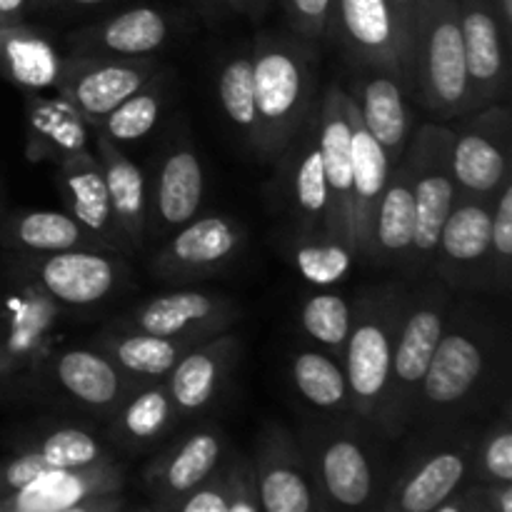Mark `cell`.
Wrapping results in <instances>:
<instances>
[{
	"label": "cell",
	"mask_w": 512,
	"mask_h": 512,
	"mask_svg": "<svg viewBox=\"0 0 512 512\" xmlns=\"http://www.w3.org/2000/svg\"><path fill=\"white\" fill-rule=\"evenodd\" d=\"M168 73L165 70H155L153 78L135 90L130 98H125L118 108L110 110L105 118H100L93 125V135H103V138L113 140V143H133V140L145 138L163 113L165 93H168Z\"/></svg>",
	"instance_id": "cell-38"
},
{
	"label": "cell",
	"mask_w": 512,
	"mask_h": 512,
	"mask_svg": "<svg viewBox=\"0 0 512 512\" xmlns=\"http://www.w3.org/2000/svg\"><path fill=\"white\" fill-rule=\"evenodd\" d=\"M512 113L508 103L485 105L450 123V170L460 195L495 198L508 183Z\"/></svg>",
	"instance_id": "cell-8"
},
{
	"label": "cell",
	"mask_w": 512,
	"mask_h": 512,
	"mask_svg": "<svg viewBox=\"0 0 512 512\" xmlns=\"http://www.w3.org/2000/svg\"><path fill=\"white\" fill-rule=\"evenodd\" d=\"M363 70L365 75L360 78L358 88L348 90V93L353 95L368 133L383 148L390 168H395L403 160L405 148L410 143L413 118H410L408 100H405L408 98L405 93L410 88L405 85V80H400L395 73H388V70Z\"/></svg>",
	"instance_id": "cell-27"
},
{
	"label": "cell",
	"mask_w": 512,
	"mask_h": 512,
	"mask_svg": "<svg viewBox=\"0 0 512 512\" xmlns=\"http://www.w3.org/2000/svg\"><path fill=\"white\" fill-rule=\"evenodd\" d=\"M193 3H198L200 8H208V0H193Z\"/></svg>",
	"instance_id": "cell-60"
},
{
	"label": "cell",
	"mask_w": 512,
	"mask_h": 512,
	"mask_svg": "<svg viewBox=\"0 0 512 512\" xmlns=\"http://www.w3.org/2000/svg\"><path fill=\"white\" fill-rule=\"evenodd\" d=\"M353 420L313 425L298 438L323 512H378L385 495L373 453Z\"/></svg>",
	"instance_id": "cell-6"
},
{
	"label": "cell",
	"mask_w": 512,
	"mask_h": 512,
	"mask_svg": "<svg viewBox=\"0 0 512 512\" xmlns=\"http://www.w3.org/2000/svg\"><path fill=\"white\" fill-rule=\"evenodd\" d=\"M220 460H223V433L213 425L198 428L145 470V483L158 498L160 508L173 510L185 495L193 493L220 468Z\"/></svg>",
	"instance_id": "cell-24"
},
{
	"label": "cell",
	"mask_w": 512,
	"mask_h": 512,
	"mask_svg": "<svg viewBox=\"0 0 512 512\" xmlns=\"http://www.w3.org/2000/svg\"><path fill=\"white\" fill-rule=\"evenodd\" d=\"M50 378L83 408L95 413H115L135 385L113 360L98 348H73L50 360Z\"/></svg>",
	"instance_id": "cell-26"
},
{
	"label": "cell",
	"mask_w": 512,
	"mask_h": 512,
	"mask_svg": "<svg viewBox=\"0 0 512 512\" xmlns=\"http://www.w3.org/2000/svg\"><path fill=\"white\" fill-rule=\"evenodd\" d=\"M170 38V18L153 5H135L118 15L68 33L70 55L153 58Z\"/></svg>",
	"instance_id": "cell-21"
},
{
	"label": "cell",
	"mask_w": 512,
	"mask_h": 512,
	"mask_svg": "<svg viewBox=\"0 0 512 512\" xmlns=\"http://www.w3.org/2000/svg\"><path fill=\"white\" fill-rule=\"evenodd\" d=\"M390 8H393L395 18H398L400 28H403L405 38L410 40V48H413V28H415V15H418V3L420 0H388Z\"/></svg>",
	"instance_id": "cell-51"
},
{
	"label": "cell",
	"mask_w": 512,
	"mask_h": 512,
	"mask_svg": "<svg viewBox=\"0 0 512 512\" xmlns=\"http://www.w3.org/2000/svg\"><path fill=\"white\" fill-rule=\"evenodd\" d=\"M20 370H23V365H20L18 360H13L10 355H5L3 350H0V383L10 380L13 375H18Z\"/></svg>",
	"instance_id": "cell-56"
},
{
	"label": "cell",
	"mask_w": 512,
	"mask_h": 512,
	"mask_svg": "<svg viewBox=\"0 0 512 512\" xmlns=\"http://www.w3.org/2000/svg\"><path fill=\"white\" fill-rule=\"evenodd\" d=\"M30 10V0H0V25L23 23Z\"/></svg>",
	"instance_id": "cell-53"
},
{
	"label": "cell",
	"mask_w": 512,
	"mask_h": 512,
	"mask_svg": "<svg viewBox=\"0 0 512 512\" xmlns=\"http://www.w3.org/2000/svg\"><path fill=\"white\" fill-rule=\"evenodd\" d=\"M490 215L493 198L458 195L445 218L430 273L450 293L490 290Z\"/></svg>",
	"instance_id": "cell-10"
},
{
	"label": "cell",
	"mask_w": 512,
	"mask_h": 512,
	"mask_svg": "<svg viewBox=\"0 0 512 512\" xmlns=\"http://www.w3.org/2000/svg\"><path fill=\"white\" fill-rule=\"evenodd\" d=\"M415 233V203L413 188H410V175L405 163L400 160L390 170L388 185H385L383 200L378 205V218H375L373 245L375 263L373 268H405V260L410 255Z\"/></svg>",
	"instance_id": "cell-34"
},
{
	"label": "cell",
	"mask_w": 512,
	"mask_h": 512,
	"mask_svg": "<svg viewBox=\"0 0 512 512\" xmlns=\"http://www.w3.org/2000/svg\"><path fill=\"white\" fill-rule=\"evenodd\" d=\"M288 18L290 30L300 40L310 45L323 43L330 38V13L333 0H280Z\"/></svg>",
	"instance_id": "cell-44"
},
{
	"label": "cell",
	"mask_w": 512,
	"mask_h": 512,
	"mask_svg": "<svg viewBox=\"0 0 512 512\" xmlns=\"http://www.w3.org/2000/svg\"><path fill=\"white\" fill-rule=\"evenodd\" d=\"M155 70L158 63L153 58L65 55L55 80V93L68 100L93 128L110 110L143 88Z\"/></svg>",
	"instance_id": "cell-12"
},
{
	"label": "cell",
	"mask_w": 512,
	"mask_h": 512,
	"mask_svg": "<svg viewBox=\"0 0 512 512\" xmlns=\"http://www.w3.org/2000/svg\"><path fill=\"white\" fill-rule=\"evenodd\" d=\"M10 293L0 310V350L25 368H38L50 355V338L58 325L60 305L33 280Z\"/></svg>",
	"instance_id": "cell-25"
},
{
	"label": "cell",
	"mask_w": 512,
	"mask_h": 512,
	"mask_svg": "<svg viewBox=\"0 0 512 512\" xmlns=\"http://www.w3.org/2000/svg\"><path fill=\"white\" fill-rule=\"evenodd\" d=\"M243 310L233 298L213 290H170L158 298L145 300L125 318L118 328L138 330L150 335H168V338H200L225 333L240 320Z\"/></svg>",
	"instance_id": "cell-15"
},
{
	"label": "cell",
	"mask_w": 512,
	"mask_h": 512,
	"mask_svg": "<svg viewBox=\"0 0 512 512\" xmlns=\"http://www.w3.org/2000/svg\"><path fill=\"white\" fill-rule=\"evenodd\" d=\"M205 195V173L198 150L188 138L165 145L155 175L153 198L148 200V238L163 243L173 230L198 215Z\"/></svg>",
	"instance_id": "cell-20"
},
{
	"label": "cell",
	"mask_w": 512,
	"mask_h": 512,
	"mask_svg": "<svg viewBox=\"0 0 512 512\" xmlns=\"http://www.w3.org/2000/svg\"><path fill=\"white\" fill-rule=\"evenodd\" d=\"M253 475L263 512H323L303 448L283 425L263 430Z\"/></svg>",
	"instance_id": "cell-17"
},
{
	"label": "cell",
	"mask_w": 512,
	"mask_h": 512,
	"mask_svg": "<svg viewBox=\"0 0 512 512\" xmlns=\"http://www.w3.org/2000/svg\"><path fill=\"white\" fill-rule=\"evenodd\" d=\"M63 55L45 30L23 23L0 25V75L23 93L55 88Z\"/></svg>",
	"instance_id": "cell-33"
},
{
	"label": "cell",
	"mask_w": 512,
	"mask_h": 512,
	"mask_svg": "<svg viewBox=\"0 0 512 512\" xmlns=\"http://www.w3.org/2000/svg\"><path fill=\"white\" fill-rule=\"evenodd\" d=\"M198 343H203V340L168 338V335L138 333V330L113 325L98 335L95 348L108 355L135 385H145L168 378L178 360Z\"/></svg>",
	"instance_id": "cell-32"
},
{
	"label": "cell",
	"mask_w": 512,
	"mask_h": 512,
	"mask_svg": "<svg viewBox=\"0 0 512 512\" xmlns=\"http://www.w3.org/2000/svg\"><path fill=\"white\" fill-rule=\"evenodd\" d=\"M490 5H493L495 18H498L505 40L512 45V0H490Z\"/></svg>",
	"instance_id": "cell-55"
},
{
	"label": "cell",
	"mask_w": 512,
	"mask_h": 512,
	"mask_svg": "<svg viewBox=\"0 0 512 512\" xmlns=\"http://www.w3.org/2000/svg\"><path fill=\"white\" fill-rule=\"evenodd\" d=\"M208 8H228L233 13L248 15V0H208Z\"/></svg>",
	"instance_id": "cell-57"
},
{
	"label": "cell",
	"mask_w": 512,
	"mask_h": 512,
	"mask_svg": "<svg viewBox=\"0 0 512 512\" xmlns=\"http://www.w3.org/2000/svg\"><path fill=\"white\" fill-rule=\"evenodd\" d=\"M240 353V340L233 333H218L193 345L165 378L180 415H195L218 398L230 368Z\"/></svg>",
	"instance_id": "cell-28"
},
{
	"label": "cell",
	"mask_w": 512,
	"mask_h": 512,
	"mask_svg": "<svg viewBox=\"0 0 512 512\" xmlns=\"http://www.w3.org/2000/svg\"><path fill=\"white\" fill-rule=\"evenodd\" d=\"M300 323L320 350L330 353L335 360H343L350 325H353V300L335 290L308 295L300 310Z\"/></svg>",
	"instance_id": "cell-40"
},
{
	"label": "cell",
	"mask_w": 512,
	"mask_h": 512,
	"mask_svg": "<svg viewBox=\"0 0 512 512\" xmlns=\"http://www.w3.org/2000/svg\"><path fill=\"white\" fill-rule=\"evenodd\" d=\"M228 508V465H220L203 485L185 495L170 512H225Z\"/></svg>",
	"instance_id": "cell-47"
},
{
	"label": "cell",
	"mask_w": 512,
	"mask_h": 512,
	"mask_svg": "<svg viewBox=\"0 0 512 512\" xmlns=\"http://www.w3.org/2000/svg\"><path fill=\"white\" fill-rule=\"evenodd\" d=\"M170 390L165 380L145 383L135 388L113 413V433L130 448H143L163 438L178 420Z\"/></svg>",
	"instance_id": "cell-35"
},
{
	"label": "cell",
	"mask_w": 512,
	"mask_h": 512,
	"mask_svg": "<svg viewBox=\"0 0 512 512\" xmlns=\"http://www.w3.org/2000/svg\"><path fill=\"white\" fill-rule=\"evenodd\" d=\"M123 480L125 475L115 460L75 470H48L0 498V512H63L80 500L120 493Z\"/></svg>",
	"instance_id": "cell-23"
},
{
	"label": "cell",
	"mask_w": 512,
	"mask_h": 512,
	"mask_svg": "<svg viewBox=\"0 0 512 512\" xmlns=\"http://www.w3.org/2000/svg\"><path fill=\"white\" fill-rule=\"evenodd\" d=\"M218 100L228 123L243 135L248 148L255 153V145H258V108H255L250 53H235L225 60L218 75Z\"/></svg>",
	"instance_id": "cell-39"
},
{
	"label": "cell",
	"mask_w": 512,
	"mask_h": 512,
	"mask_svg": "<svg viewBox=\"0 0 512 512\" xmlns=\"http://www.w3.org/2000/svg\"><path fill=\"white\" fill-rule=\"evenodd\" d=\"M225 512H263L255 490L253 463L235 458L228 463V508Z\"/></svg>",
	"instance_id": "cell-48"
},
{
	"label": "cell",
	"mask_w": 512,
	"mask_h": 512,
	"mask_svg": "<svg viewBox=\"0 0 512 512\" xmlns=\"http://www.w3.org/2000/svg\"><path fill=\"white\" fill-rule=\"evenodd\" d=\"M295 143H298V155H295L293 198L298 225L305 240H328L325 238L328 190H325L323 160H320L318 138H315V108L310 118L305 120Z\"/></svg>",
	"instance_id": "cell-36"
},
{
	"label": "cell",
	"mask_w": 512,
	"mask_h": 512,
	"mask_svg": "<svg viewBox=\"0 0 512 512\" xmlns=\"http://www.w3.org/2000/svg\"><path fill=\"white\" fill-rule=\"evenodd\" d=\"M433 512H475V488L458 490L450 500L438 505Z\"/></svg>",
	"instance_id": "cell-54"
},
{
	"label": "cell",
	"mask_w": 512,
	"mask_h": 512,
	"mask_svg": "<svg viewBox=\"0 0 512 512\" xmlns=\"http://www.w3.org/2000/svg\"><path fill=\"white\" fill-rule=\"evenodd\" d=\"M298 255L300 268L308 273V278L320 280V283L340 278L353 263L348 250L330 240H308V245Z\"/></svg>",
	"instance_id": "cell-45"
},
{
	"label": "cell",
	"mask_w": 512,
	"mask_h": 512,
	"mask_svg": "<svg viewBox=\"0 0 512 512\" xmlns=\"http://www.w3.org/2000/svg\"><path fill=\"white\" fill-rule=\"evenodd\" d=\"M348 118L353 133V188H350V258L353 263L373 265V230L378 205L390 178V163L383 148L375 143L358 113L353 95L348 93Z\"/></svg>",
	"instance_id": "cell-19"
},
{
	"label": "cell",
	"mask_w": 512,
	"mask_h": 512,
	"mask_svg": "<svg viewBox=\"0 0 512 512\" xmlns=\"http://www.w3.org/2000/svg\"><path fill=\"white\" fill-rule=\"evenodd\" d=\"M403 163L408 168L415 203L413 245L403 273L408 278H423L425 273H430L440 230L460 195L450 170V125H420L410 135Z\"/></svg>",
	"instance_id": "cell-7"
},
{
	"label": "cell",
	"mask_w": 512,
	"mask_h": 512,
	"mask_svg": "<svg viewBox=\"0 0 512 512\" xmlns=\"http://www.w3.org/2000/svg\"><path fill=\"white\" fill-rule=\"evenodd\" d=\"M410 90L440 120L470 113L458 0H420L413 28Z\"/></svg>",
	"instance_id": "cell-5"
},
{
	"label": "cell",
	"mask_w": 512,
	"mask_h": 512,
	"mask_svg": "<svg viewBox=\"0 0 512 512\" xmlns=\"http://www.w3.org/2000/svg\"><path fill=\"white\" fill-rule=\"evenodd\" d=\"M500 355V330L493 315L470 298L453 303L433 360L420 385L413 423L423 430L458 425L483 398Z\"/></svg>",
	"instance_id": "cell-1"
},
{
	"label": "cell",
	"mask_w": 512,
	"mask_h": 512,
	"mask_svg": "<svg viewBox=\"0 0 512 512\" xmlns=\"http://www.w3.org/2000/svg\"><path fill=\"white\" fill-rule=\"evenodd\" d=\"M123 508V498L120 493H105V495H95V498L80 500V503L70 505L68 510L63 512H120Z\"/></svg>",
	"instance_id": "cell-50"
},
{
	"label": "cell",
	"mask_w": 512,
	"mask_h": 512,
	"mask_svg": "<svg viewBox=\"0 0 512 512\" xmlns=\"http://www.w3.org/2000/svg\"><path fill=\"white\" fill-rule=\"evenodd\" d=\"M450 298L453 293L438 278H428L415 290H408V305L390 360L388 390L375 420V430L383 438H400L413 423L420 385L443 335Z\"/></svg>",
	"instance_id": "cell-4"
},
{
	"label": "cell",
	"mask_w": 512,
	"mask_h": 512,
	"mask_svg": "<svg viewBox=\"0 0 512 512\" xmlns=\"http://www.w3.org/2000/svg\"><path fill=\"white\" fill-rule=\"evenodd\" d=\"M315 138L323 160L328 210L325 238L350 253V188H353V133L348 118V90L330 83L315 105Z\"/></svg>",
	"instance_id": "cell-13"
},
{
	"label": "cell",
	"mask_w": 512,
	"mask_h": 512,
	"mask_svg": "<svg viewBox=\"0 0 512 512\" xmlns=\"http://www.w3.org/2000/svg\"><path fill=\"white\" fill-rule=\"evenodd\" d=\"M55 168V188L65 205V213L73 215L85 230L103 240L113 253H120L118 238H115L113 215H110L108 188H105V175L100 168V160L95 150H83Z\"/></svg>",
	"instance_id": "cell-30"
},
{
	"label": "cell",
	"mask_w": 512,
	"mask_h": 512,
	"mask_svg": "<svg viewBox=\"0 0 512 512\" xmlns=\"http://www.w3.org/2000/svg\"><path fill=\"white\" fill-rule=\"evenodd\" d=\"M245 230L225 215H203L180 225L150 258V273L165 283H193L210 278L238 255Z\"/></svg>",
	"instance_id": "cell-14"
},
{
	"label": "cell",
	"mask_w": 512,
	"mask_h": 512,
	"mask_svg": "<svg viewBox=\"0 0 512 512\" xmlns=\"http://www.w3.org/2000/svg\"><path fill=\"white\" fill-rule=\"evenodd\" d=\"M0 245L15 255H48L65 250H113L65 210H15L0 220Z\"/></svg>",
	"instance_id": "cell-31"
},
{
	"label": "cell",
	"mask_w": 512,
	"mask_h": 512,
	"mask_svg": "<svg viewBox=\"0 0 512 512\" xmlns=\"http://www.w3.org/2000/svg\"><path fill=\"white\" fill-rule=\"evenodd\" d=\"M108 0H30V10H85Z\"/></svg>",
	"instance_id": "cell-52"
},
{
	"label": "cell",
	"mask_w": 512,
	"mask_h": 512,
	"mask_svg": "<svg viewBox=\"0 0 512 512\" xmlns=\"http://www.w3.org/2000/svg\"><path fill=\"white\" fill-rule=\"evenodd\" d=\"M250 60L258 108L255 153L265 160H280L315 108L313 45L293 33H260Z\"/></svg>",
	"instance_id": "cell-2"
},
{
	"label": "cell",
	"mask_w": 512,
	"mask_h": 512,
	"mask_svg": "<svg viewBox=\"0 0 512 512\" xmlns=\"http://www.w3.org/2000/svg\"><path fill=\"white\" fill-rule=\"evenodd\" d=\"M28 445L33 450H38L45 463L53 470L88 468V465L113 460L108 455V450L103 448V443L90 430L73 428V425H68V428H53L50 433L30 440Z\"/></svg>",
	"instance_id": "cell-41"
},
{
	"label": "cell",
	"mask_w": 512,
	"mask_h": 512,
	"mask_svg": "<svg viewBox=\"0 0 512 512\" xmlns=\"http://www.w3.org/2000/svg\"><path fill=\"white\" fill-rule=\"evenodd\" d=\"M290 380L310 408L333 418L350 415V388L343 363L325 350H298L290 358Z\"/></svg>",
	"instance_id": "cell-37"
},
{
	"label": "cell",
	"mask_w": 512,
	"mask_h": 512,
	"mask_svg": "<svg viewBox=\"0 0 512 512\" xmlns=\"http://www.w3.org/2000/svg\"><path fill=\"white\" fill-rule=\"evenodd\" d=\"M475 435L425 450L385 490L378 512H433L453 498L473 470Z\"/></svg>",
	"instance_id": "cell-16"
},
{
	"label": "cell",
	"mask_w": 512,
	"mask_h": 512,
	"mask_svg": "<svg viewBox=\"0 0 512 512\" xmlns=\"http://www.w3.org/2000/svg\"><path fill=\"white\" fill-rule=\"evenodd\" d=\"M108 250H65L48 255H20L15 275L33 280L58 305L88 308L103 303L125 280V268Z\"/></svg>",
	"instance_id": "cell-11"
},
{
	"label": "cell",
	"mask_w": 512,
	"mask_h": 512,
	"mask_svg": "<svg viewBox=\"0 0 512 512\" xmlns=\"http://www.w3.org/2000/svg\"><path fill=\"white\" fill-rule=\"evenodd\" d=\"M475 512H493V510L488 508V505L483 503V498H480V495H478V490H475Z\"/></svg>",
	"instance_id": "cell-59"
},
{
	"label": "cell",
	"mask_w": 512,
	"mask_h": 512,
	"mask_svg": "<svg viewBox=\"0 0 512 512\" xmlns=\"http://www.w3.org/2000/svg\"><path fill=\"white\" fill-rule=\"evenodd\" d=\"M0 213H3V188H0Z\"/></svg>",
	"instance_id": "cell-61"
},
{
	"label": "cell",
	"mask_w": 512,
	"mask_h": 512,
	"mask_svg": "<svg viewBox=\"0 0 512 512\" xmlns=\"http://www.w3.org/2000/svg\"><path fill=\"white\" fill-rule=\"evenodd\" d=\"M48 470L53 468L45 463L43 455H40L38 450L30 448V445H25V448L18 450L15 455L0 460V498L15 493V490H20L23 485H28L30 480L38 478V475L48 473Z\"/></svg>",
	"instance_id": "cell-46"
},
{
	"label": "cell",
	"mask_w": 512,
	"mask_h": 512,
	"mask_svg": "<svg viewBox=\"0 0 512 512\" xmlns=\"http://www.w3.org/2000/svg\"><path fill=\"white\" fill-rule=\"evenodd\" d=\"M475 483H512V428L505 410L480 440H475L473 470Z\"/></svg>",
	"instance_id": "cell-42"
},
{
	"label": "cell",
	"mask_w": 512,
	"mask_h": 512,
	"mask_svg": "<svg viewBox=\"0 0 512 512\" xmlns=\"http://www.w3.org/2000/svg\"><path fill=\"white\" fill-rule=\"evenodd\" d=\"M273 0H248V15L253 20H260L270 10Z\"/></svg>",
	"instance_id": "cell-58"
},
{
	"label": "cell",
	"mask_w": 512,
	"mask_h": 512,
	"mask_svg": "<svg viewBox=\"0 0 512 512\" xmlns=\"http://www.w3.org/2000/svg\"><path fill=\"white\" fill-rule=\"evenodd\" d=\"M155 512H170V510H168V508H158Z\"/></svg>",
	"instance_id": "cell-62"
},
{
	"label": "cell",
	"mask_w": 512,
	"mask_h": 512,
	"mask_svg": "<svg viewBox=\"0 0 512 512\" xmlns=\"http://www.w3.org/2000/svg\"><path fill=\"white\" fill-rule=\"evenodd\" d=\"M90 135V125L68 100L25 93V158L30 163H63L88 150Z\"/></svg>",
	"instance_id": "cell-29"
},
{
	"label": "cell",
	"mask_w": 512,
	"mask_h": 512,
	"mask_svg": "<svg viewBox=\"0 0 512 512\" xmlns=\"http://www.w3.org/2000/svg\"><path fill=\"white\" fill-rule=\"evenodd\" d=\"M93 143L105 175L120 253H138L148 240V190L143 170L113 140L93 135Z\"/></svg>",
	"instance_id": "cell-22"
},
{
	"label": "cell",
	"mask_w": 512,
	"mask_h": 512,
	"mask_svg": "<svg viewBox=\"0 0 512 512\" xmlns=\"http://www.w3.org/2000/svg\"><path fill=\"white\" fill-rule=\"evenodd\" d=\"M475 490L493 512H512V483H478Z\"/></svg>",
	"instance_id": "cell-49"
},
{
	"label": "cell",
	"mask_w": 512,
	"mask_h": 512,
	"mask_svg": "<svg viewBox=\"0 0 512 512\" xmlns=\"http://www.w3.org/2000/svg\"><path fill=\"white\" fill-rule=\"evenodd\" d=\"M470 113L505 103L510 93V43L500 30L490 0H458Z\"/></svg>",
	"instance_id": "cell-18"
},
{
	"label": "cell",
	"mask_w": 512,
	"mask_h": 512,
	"mask_svg": "<svg viewBox=\"0 0 512 512\" xmlns=\"http://www.w3.org/2000/svg\"><path fill=\"white\" fill-rule=\"evenodd\" d=\"M330 35L353 65L388 70L410 88L413 48L388 0H333Z\"/></svg>",
	"instance_id": "cell-9"
},
{
	"label": "cell",
	"mask_w": 512,
	"mask_h": 512,
	"mask_svg": "<svg viewBox=\"0 0 512 512\" xmlns=\"http://www.w3.org/2000/svg\"><path fill=\"white\" fill-rule=\"evenodd\" d=\"M408 285L383 283L353 298V325L343 353V370L350 388V415L375 428L385 390L390 360L408 305Z\"/></svg>",
	"instance_id": "cell-3"
},
{
	"label": "cell",
	"mask_w": 512,
	"mask_h": 512,
	"mask_svg": "<svg viewBox=\"0 0 512 512\" xmlns=\"http://www.w3.org/2000/svg\"><path fill=\"white\" fill-rule=\"evenodd\" d=\"M512 273V180L498 190L490 215V290L508 293Z\"/></svg>",
	"instance_id": "cell-43"
}]
</instances>
